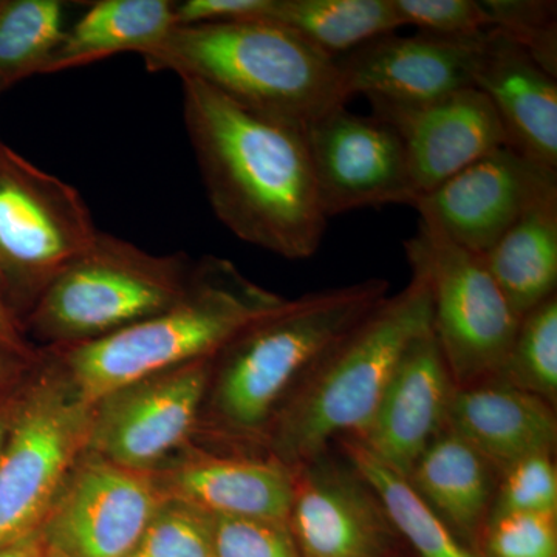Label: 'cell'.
<instances>
[{
  "label": "cell",
  "mask_w": 557,
  "mask_h": 557,
  "mask_svg": "<svg viewBox=\"0 0 557 557\" xmlns=\"http://www.w3.org/2000/svg\"><path fill=\"white\" fill-rule=\"evenodd\" d=\"M454 391L448 362L428 330L406 348L368 429L351 440L408 478L421 453L448 428Z\"/></svg>",
  "instance_id": "16"
},
{
  "label": "cell",
  "mask_w": 557,
  "mask_h": 557,
  "mask_svg": "<svg viewBox=\"0 0 557 557\" xmlns=\"http://www.w3.org/2000/svg\"><path fill=\"white\" fill-rule=\"evenodd\" d=\"M497 376L555 406L557 399L556 296L520 319Z\"/></svg>",
  "instance_id": "27"
},
{
  "label": "cell",
  "mask_w": 557,
  "mask_h": 557,
  "mask_svg": "<svg viewBox=\"0 0 557 557\" xmlns=\"http://www.w3.org/2000/svg\"><path fill=\"white\" fill-rule=\"evenodd\" d=\"M164 500L152 471L120 467L86 450L39 534L57 557H126Z\"/></svg>",
  "instance_id": "10"
},
{
  "label": "cell",
  "mask_w": 557,
  "mask_h": 557,
  "mask_svg": "<svg viewBox=\"0 0 557 557\" xmlns=\"http://www.w3.org/2000/svg\"><path fill=\"white\" fill-rule=\"evenodd\" d=\"M553 183L557 172L500 146L418 197L413 208L421 223L482 256Z\"/></svg>",
  "instance_id": "13"
},
{
  "label": "cell",
  "mask_w": 557,
  "mask_h": 557,
  "mask_svg": "<svg viewBox=\"0 0 557 557\" xmlns=\"http://www.w3.org/2000/svg\"><path fill=\"white\" fill-rule=\"evenodd\" d=\"M0 557H53V555L38 533L13 547L0 549Z\"/></svg>",
  "instance_id": "37"
},
{
  "label": "cell",
  "mask_w": 557,
  "mask_h": 557,
  "mask_svg": "<svg viewBox=\"0 0 557 557\" xmlns=\"http://www.w3.org/2000/svg\"><path fill=\"white\" fill-rule=\"evenodd\" d=\"M344 456L379 496L392 527L420 557H482L454 534L408 479L373 457L357 440L343 438Z\"/></svg>",
  "instance_id": "25"
},
{
  "label": "cell",
  "mask_w": 557,
  "mask_h": 557,
  "mask_svg": "<svg viewBox=\"0 0 557 557\" xmlns=\"http://www.w3.org/2000/svg\"><path fill=\"white\" fill-rule=\"evenodd\" d=\"M274 0H185L175 2L177 25L269 20Z\"/></svg>",
  "instance_id": "34"
},
{
  "label": "cell",
  "mask_w": 557,
  "mask_h": 557,
  "mask_svg": "<svg viewBox=\"0 0 557 557\" xmlns=\"http://www.w3.org/2000/svg\"><path fill=\"white\" fill-rule=\"evenodd\" d=\"M150 72H174L258 115L306 129L348 101L335 58L270 20L175 25L143 54Z\"/></svg>",
  "instance_id": "2"
},
{
  "label": "cell",
  "mask_w": 557,
  "mask_h": 557,
  "mask_svg": "<svg viewBox=\"0 0 557 557\" xmlns=\"http://www.w3.org/2000/svg\"><path fill=\"white\" fill-rule=\"evenodd\" d=\"M406 256L426 284L432 332L456 386L497 375L520 319L508 306L480 255L420 222Z\"/></svg>",
  "instance_id": "9"
},
{
  "label": "cell",
  "mask_w": 557,
  "mask_h": 557,
  "mask_svg": "<svg viewBox=\"0 0 557 557\" xmlns=\"http://www.w3.org/2000/svg\"><path fill=\"white\" fill-rule=\"evenodd\" d=\"M33 366L30 348L0 343V398L16 391L30 375Z\"/></svg>",
  "instance_id": "35"
},
{
  "label": "cell",
  "mask_w": 557,
  "mask_h": 557,
  "mask_svg": "<svg viewBox=\"0 0 557 557\" xmlns=\"http://www.w3.org/2000/svg\"><path fill=\"white\" fill-rule=\"evenodd\" d=\"M472 87L496 110L508 148L557 172V78L522 47L490 30L480 39Z\"/></svg>",
  "instance_id": "18"
},
{
  "label": "cell",
  "mask_w": 557,
  "mask_h": 557,
  "mask_svg": "<svg viewBox=\"0 0 557 557\" xmlns=\"http://www.w3.org/2000/svg\"><path fill=\"white\" fill-rule=\"evenodd\" d=\"M193 270L185 255H150L100 231L40 295L28 324L57 347L101 338L170 309Z\"/></svg>",
  "instance_id": "6"
},
{
  "label": "cell",
  "mask_w": 557,
  "mask_h": 557,
  "mask_svg": "<svg viewBox=\"0 0 557 557\" xmlns=\"http://www.w3.org/2000/svg\"><path fill=\"white\" fill-rule=\"evenodd\" d=\"M508 515H557V471L552 454L528 457L502 472L487 522Z\"/></svg>",
  "instance_id": "30"
},
{
  "label": "cell",
  "mask_w": 557,
  "mask_h": 557,
  "mask_svg": "<svg viewBox=\"0 0 557 557\" xmlns=\"http://www.w3.org/2000/svg\"><path fill=\"white\" fill-rule=\"evenodd\" d=\"M17 391V388H16ZM16 391L0 398V449H2L3 442H5L7 434H9L11 416H13L14 397Z\"/></svg>",
  "instance_id": "38"
},
{
  "label": "cell",
  "mask_w": 557,
  "mask_h": 557,
  "mask_svg": "<svg viewBox=\"0 0 557 557\" xmlns=\"http://www.w3.org/2000/svg\"><path fill=\"white\" fill-rule=\"evenodd\" d=\"M403 27L443 38L474 39L493 30L485 0H394Z\"/></svg>",
  "instance_id": "31"
},
{
  "label": "cell",
  "mask_w": 557,
  "mask_h": 557,
  "mask_svg": "<svg viewBox=\"0 0 557 557\" xmlns=\"http://www.w3.org/2000/svg\"><path fill=\"white\" fill-rule=\"evenodd\" d=\"M21 332L20 319L11 310L9 299H7L5 292H3L2 282H0V343L16 347H28L22 338Z\"/></svg>",
  "instance_id": "36"
},
{
  "label": "cell",
  "mask_w": 557,
  "mask_h": 557,
  "mask_svg": "<svg viewBox=\"0 0 557 557\" xmlns=\"http://www.w3.org/2000/svg\"><path fill=\"white\" fill-rule=\"evenodd\" d=\"M153 472L161 493L211 518L287 523L295 469L278 458L196 454L177 467Z\"/></svg>",
  "instance_id": "19"
},
{
  "label": "cell",
  "mask_w": 557,
  "mask_h": 557,
  "mask_svg": "<svg viewBox=\"0 0 557 557\" xmlns=\"http://www.w3.org/2000/svg\"><path fill=\"white\" fill-rule=\"evenodd\" d=\"M493 30L507 36L557 78V3L485 0Z\"/></svg>",
  "instance_id": "28"
},
{
  "label": "cell",
  "mask_w": 557,
  "mask_h": 557,
  "mask_svg": "<svg viewBox=\"0 0 557 557\" xmlns=\"http://www.w3.org/2000/svg\"><path fill=\"white\" fill-rule=\"evenodd\" d=\"M304 135L327 219L355 209L416 205L405 146L384 121L343 106L319 116Z\"/></svg>",
  "instance_id": "11"
},
{
  "label": "cell",
  "mask_w": 557,
  "mask_h": 557,
  "mask_svg": "<svg viewBox=\"0 0 557 557\" xmlns=\"http://www.w3.org/2000/svg\"><path fill=\"white\" fill-rule=\"evenodd\" d=\"M406 479L454 534L479 553L496 497V469L446 428L417 458Z\"/></svg>",
  "instance_id": "21"
},
{
  "label": "cell",
  "mask_w": 557,
  "mask_h": 557,
  "mask_svg": "<svg viewBox=\"0 0 557 557\" xmlns=\"http://www.w3.org/2000/svg\"><path fill=\"white\" fill-rule=\"evenodd\" d=\"M555 406L500 376L456 386L448 428L468 442L498 478L512 465L552 454L557 438Z\"/></svg>",
  "instance_id": "20"
},
{
  "label": "cell",
  "mask_w": 557,
  "mask_h": 557,
  "mask_svg": "<svg viewBox=\"0 0 557 557\" xmlns=\"http://www.w3.org/2000/svg\"><path fill=\"white\" fill-rule=\"evenodd\" d=\"M212 359L137 381L91 406L87 450L120 467L153 471L196 426Z\"/></svg>",
  "instance_id": "12"
},
{
  "label": "cell",
  "mask_w": 557,
  "mask_h": 557,
  "mask_svg": "<svg viewBox=\"0 0 557 557\" xmlns=\"http://www.w3.org/2000/svg\"><path fill=\"white\" fill-rule=\"evenodd\" d=\"M269 20L335 60L403 27L394 0H274Z\"/></svg>",
  "instance_id": "24"
},
{
  "label": "cell",
  "mask_w": 557,
  "mask_h": 557,
  "mask_svg": "<svg viewBox=\"0 0 557 557\" xmlns=\"http://www.w3.org/2000/svg\"><path fill=\"white\" fill-rule=\"evenodd\" d=\"M183 81L190 146L212 211L240 240L289 260L317 255L329 219L306 135Z\"/></svg>",
  "instance_id": "1"
},
{
  "label": "cell",
  "mask_w": 557,
  "mask_h": 557,
  "mask_svg": "<svg viewBox=\"0 0 557 557\" xmlns=\"http://www.w3.org/2000/svg\"><path fill=\"white\" fill-rule=\"evenodd\" d=\"M482 258L519 319L556 296L557 183L542 190Z\"/></svg>",
  "instance_id": "22"
},
{
  "label": "cell",
  "mask_w": 557,
  "mask_h": 557,
  "mask_svg": "<svg viewBox=\"0 0 557 557\" xmlns=\"http://www.w3.org/2000/svg\"><path fill=\"white\" fill-rule=\"evenodd\" d=\"M387 296V281L368 278L285 300L249 324L215 355V416L237 434L270 428L300 381Z\"/></svg>",
  "instance_id": "5"
},
{
  "label": "cell",
  "mask_w": 557,
  "mask_h": 557,
  "mask_svg": "<svg viewBox=\"0 0 557 557\" xmlns=\"http://www.w3.org/2000/svg\"><path fill=\"white\" fill-rule=\"evenodd\" d=\"M482 38L483 35L454 39L429 33H392L336 62L348 100L362 95L368 100L417 104L472 87V70Z\"/></svg>",
  "instance_id": "17"
},
{
  "label": "cell",
  "mask_w": 557,
  "mask_h": 557,
  "mask_svg": "<svg viewBox=\"0 0 557 557\" xmlns=\"http://www.w3.org/2000/svg\"><path fill=\"white\" fill-rule=\"evenodd\" d=\"M171 0H98L70 25L47 73L61 72L113 54H146L159 47L175 27Z\"/></svg>",
  "instance_id": "23"
},
{
  "label": "cell",
  "mask_w": 557,
  "mask_h": 557,
  "mask_svg": "<svg viewBox=\"0 0 557 557\" xmlns=\"http://www.w3.org/2000/svg\"><path fill=\"white\" fill-rule=\"evenodd\" d=\"M432 329L431 296L413 276L387 296L300 381L270 424L273 456L298 469L332 440L358 438L375 416L406 348Z\"/></svg>",
  "instance_id": "4"
},
{
  "label": "cell",
  "mask_w": 557,
  "mask_h": 557,
  "mask_svg": "<svg viewBox=\"0 0 557 557\" xmlns=\"http://www.w3.org/2000/svg\"><path fill=\"white\" fill-rule=\"evenodd\" d=\"M214 557H300L287 523L211 518Z\"/></svg>",
  "instance_id": "33"
},
{
  "label": "cell",
  "mask_w": 557,
  "mask_h": 557,
  "mask_svg": "<svg viewBox=\"0 0 557 557\" xmlns=\"http://www.w3.org/2000/svg\"><path fill=\"white\" fill-rule=\"evenodd\" d=\"M287 525L300 557H388L398 539L369 483L325 454L295 469Z\"/></svg>",
  "instance_id": "14"
},
{
  "label": "cell",
  "mask_w": 557,
  "mask_h": 557,
  "mask_svg": "<svg viewBox=\"0 0 557 557\" xmlns=\"http://www.w3.org/2000/svg\"><path fill=\"white\" fill-rule=\"evenodd\" d=\"M91 408L57 361L17 387L0 449V549L39 533L54 498L87 450Z\"/></svg>",
  "instance_id": "7"
},
{
  "label": "cell",
  "mask_w": 557,
  "mask_h": 557,
  "mask_svg": "<svg viewBox=\"0 0 557 557\" xmlns=\"http://www.w3.org/2000/svg\"><path fill=\"white\" fill-rule=\"evenodd\" d=\"M482 557H557V515H508L486 523Z\"/></svg>",
  "instance_id": "32"
},
{
  "label": "cell",
  "mask_w": 557,
  "mask_h": 557,
  "mask_svg": "<svg viewBox=\"0 0 557 557\" xmlns=\"http://www.w3.org/2000/svg\"><path fill=\"white\" fill-rule=\"evenodd\" d=\"M98 233L78 190L0 141V282L17 319Z\"/></svg>",
  "instance_id": "8"
},
{
  "label": "cell",
  "mask_w": 557,
  "mask_h": 557,
  "mask_svg": "<svg viewBox=\"0 0 557 557\" xmlns=\"http://www.w3.org/2000/svg\"><path fill=\"white\" fill-rule=\"evenodd\" d=\"M285 300L249 281L230 260L207 256L170 309L101 338L58 347L54 361L91 408L137 381L214 358Z\"/></svg>",
  "instance_id": "3"
},
{
  "label": "cell",
  "mask_w": 557,
  "mask_h": 557,
  "mask_svg": "<svg viewBox=\"0 0 557 557\" xmlns=\"http://www.w3.org/2000/svg\"><path fill=\"white\" fill-rule=\"evenodd\" d=\"M61 0H0V90L47 73L69 27Z\"/></svg>",
  "instance_id": "26"
},
{
  "label": "cell",
  "mask_w": 557,
  "mask_h": 557,
  "mask_svg": "<svg viewBox=\"0 0 557 557\" xmlns=\"http://www.w3.org/2000/svg\"><path fill=\"white\" fill-rule=\"evenodd\" d=\"M369 101L373 116L394 127L401 138L418 197L507 146L496 110L474 87L417 104Z\"/></svg>",
  "instance_id": "15"
},
{
  "label": "cell",
  "mask_w": 557,
  "mask_h": 557,
  "mask_svg": "<svg viewBox=\"0 0 557 557\" xmlns=\"http://www.w3.org/2000/svg\"><path fill=\"white\" fill-rule=\"evenodd\" d=\"M126 557H214L211 519L166 498Z\"/></svg>",
  "instance_id": "29"
}]
</instances>
